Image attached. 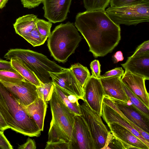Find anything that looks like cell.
Returning <instances> with one entry per match:
<instances>
[{
  "instance_id": "7402d4cb",
  "label": "cell",
  "mask_w": 149,
  "mask_h": 149,
  "mask_svg": "<svg viewBox=\"0 0 149 149\" xmlns=\"http://www.w3.org/2000/svg\"><path fill=\"white\" fill-rule=\"evenodd\" d=\"M70 69L83 88L86 83L91 76L88 69L86 67L79 63L72 65Z\"/></svg>"
},
{
  "instance_id": "8fae6325",
  "label": "cell",
  "mask_w": 149,
  "mask_h": 149,
  "mask_svg": "<svg viewBox=\"0 0 149 149\" xmlns=\"http://www.w3.org/2000/svg\"><path fill=\"white\" fill-rule=\"evenodd\" d=\"M0 81L24 106L33 102L38 96L37 86L25 79L17 83Z\"/></svg>"
},
{
  "instance_id": "ab89813d",
  "label": "cell",
  "mask_w": 149,
  "mask_h": 149,
  "mask_svg": "<svg viewBox=\"0 0 149 149\" xmlns=\"http://www.w3.org/2000/svg\"><path fill=\"white\" fill-rule=\"evenodd\" d=\"M12 68L10 61L3 60L0 58V70H8Z\"/></svg>"
},
{
  "instance_id": "277c9868",
  "label": "cell",
  "mask_w": 149,
  "mask_h": 149,
  "mask_svg": "<svg viewBox=\"0 0 149 149\" xmlns=\"http://www.w3.org/2000/svg\"><path fill=\"white\" fill-rule=\"evenodd\" d=\"M52 118L47 142L63 140L72 142V132L75 116L62 102L54 90L49 101Z\"/></svg>"
},
{
  "instance_id": "1f68e13d",
  "label": "cell",
  "mask_w": 149,
  "mask_h": 149,
  "mask_svg": "<svg viewBox=\"0 0 149 149\" xmlns=\"http://www.w3.org/2000/svg\"><path fill=\"white\" fill-rule=\"evenodd\" d=\"M144 0H110V6L120 7L134 6L141 3Z\"/></svg>"
},
{
  "instance_id": "ac0fdd59",
  "label": "cell",
  "mask_w": 149,
  "mask_h": 149,
  "mask_svg": "<svg viewBox=\"0 0 149 149\" xmlns=\"http://www.w3.org/2000/svg\"><path fill=\"white\" fill-rule=\"evenodd\" d=\"M107 124L111 134L124 142L136 148V149H149V147L125 127L115 123Z\"/></svg>"
},
{
  "instance_id": "52a82bcc",
  "label": "cell",
  "mask_w": 149,
  "mask_h": 149,
  "mask_svg": "<svg viewBox=\"0 0 149 149\" xmlns=\"http://www.w3.org/2000/svg\"><path fill=\"white\" fill-rule=\"evenodd\" d=\"M80 105L81 116L87 123L96 143L97 149H104L109 132L101 116L93 110L84 100Z\"/></svg>"
},
{
  "instance_id": "e575fe53",
  "label": "cell",
  "mask_w": 149,
  "mask_h": 149,
  "mask_svg": "<svg viewBox=\"0 0 149 149\" xmlns=\"http://www.w3.org/2000/svg\"><path fill=\"white\" fill-rule=\"evenodd\" d=\"M92 76L100 79L101 78V65L98 60H95L92 61L90 64Z\"/></svg>"
},
{
  "instance_id": "ba28073f",
  "label": "cell",
  "mask_w": 149,
  "mask_h": 149,
  "mask_svg": "<svg viewBox=\"0 0 149 149\" xmlns=\"http://www.w3.org/2000/svg\"><path fill=\"white\" fill-rule=\"evenodd\" d=\"M72 137V149H97L89 128L81 116H75Z\"/></svg>"
},
{
  "instance_id": "ee69618b",
  "label": "cell",
  "mask_w": 149,
  "mask_h": 149,
  "mask_svg": "<svg viewBox=\"0 0 149 149\" xmlns=\"http://www.w3.org/2000/svg\"><path fill=\"white\" fill-rule=\"evenodd\" d=\"M0 149H1V148H0Z\"/></svg>"
},
{
  "instance_id": "44dd1931",
  "label": "cell",
  "mask_w": 149,
  "mask_h": 149,
  "mask_svg": "<svg viewBox=\"0 0 149 149\" xmlns=\"http://www.w3.org/2000/svg\"><path fill=\"white\" fill-rule=\"evenodd\" d=\"M10 61L12 68L17 71L25 79L37 86H41L42 82L22 61L17 58H12Z\"/></svg>"
},
{
  "instance_id": "3957f363",
  "label": "cell",
  "mask_w": 149,
  "mask_h": 149,
  "mask_svg": "<svg viewBox=\"0 0 149 149\" xmlns=\"http://www.w3.org/2000/svg\"><path fill=\"white\" fill-rule=\"evenodd\" d=\"M81 39L73 24L68 22L55 27L48 37L47 46L54 58L64 63L74 52Z\"/></svg>"
},
{
  "instance_id": "d6a6232c",
  "label": "cell",
  "mask_w": 149,
  "mask_h": 149,
  "mask_svg": "<svg viewBox=\"0 0 149 149\" xmlns=\"http://www.w3.org/2000/svg\"><path fill=\"white\" fill-rule=\"evenodd\" d=\"M45 149H71V147L69 142L60 140L52 142H47Z\"/></svg>"
},
{
  "instance_id": "f1b7e54d",
  "label": "cell",
  "mask_w": 149,
  "mask_h": 149,
  "mask_svg": "<svg viewBox=\"0 0 149 149\" xmlns=\"http://www.w3.org/2000/svg\"><path fill=\"white\" fill-rule=\"evenodd\" d=\"M110 0H83L86 11L105 10L109 3Z\"/></svg>"
},
{
  "instance_id": "83f0119b",
  "label": "cell",
  "mask_w": 149,
  "mask_h": 149,
  "mask_svg": "<svg viewBox=\"0 0 149 149\" xmlns=\"http://www.w3.org/2000/svg\"><path fill=\"white\" fill-rule=\"evenodd\" d=\"M54 90L53 82L48 83H41V86H37L38 96L47 103L50 100Z\"/></svg>"
},
{
  "instance_id": "5bb4252c",
  "label": "cell",
  "mask_w": 149,
  "mask_h": 149,
  "mask_svg": "<svg viewBox=\"0 0 149 149\" xmlns=\"http://www.w3.org/2000/svg\"><path fill=\"white\" fill-rule=\"evenodd\" d=\"M122 82L148 108H149V95L145 86V77L125 71L121 78Z\"/></svg>"
},
{
  "instance_id": "7bdbcfd3",
  "label": "cell",
  "mask_w": 149,
  "mask_h": 149,
  "mask_svg": "<svg viewBox=\"0 0 149 149\" xmlns=\"http://www.w3.org/2000/svg\"><path fill=\"white\" fill-rule=\"evenodd\" d=\"M8 0H0V9L3 8L7 2Z\"/></svg>"
},
{
  "instance_id": "484cf974",
  "label": "cell",
  "mask_w": 149,
  "mask_h": 149,
  "mask_svg": "<svg viewBox=\"0 0 149 149\" xmlns=\"http://www.w3.org/2000/svg\"><path fill=\"white\" fill-rule=\"evenodd\" d=\"M24 80L22 76L13 68L0 70V81L17 83Z\"/></svg>"
},
{
  "instance_id": "6da1fadb",
  "label": "cell",
  "mask_w": 149,
  "mask_h": 149,
  "mask_svg": "<svg viewBox=\"0 0 149 149\" xmlns=\"http://www.w3.org/2000/svg\"><path fill=\"white\" fill-rule=\"evenodd\" d=\"M74 24L95 58L112 52L121 39L120 26L110 18L105 10L79 13L76 16Z\"/></svg>"
},
{
  "instance_id": "d4e9b609",
  "label": "cell",
  "mask_w": 149,
  "mask_h": 149,
  "mask_svg": "<svg viewBox=\"0 0 149 149\" xmlns=\"http://www.w3.org/2000/svg\"><path fill=\"white\" fill-rule=\"evenodd\" d=\"M103 102L109 105L123 119L136 130L144 138L146 139L149 142V133L144 131L142 129L136 126L126 118L108 96L106 95L104 96Z\"/></svg>"
},
{
  "instance_id": "4fadbf2b",
  "label": "cell",
  "mask_w": 149,
  "mask_h": 149,
  "mask_svg": "<svg viewBox=\"0 0 149 149\" xmlns=\"http://www.w3.org/2000/svg\"><path fill=\"white\" fill-rule=\"evenodd\" d=\"M109 97V96H108ZM125 116L136 126L149 133V118L132 104L109 97Z\"/></svg>"
},
{
  "instance_id": "b9f144b4",
  "label": "cell",
  "mask_w": 149,
  "mask_h": 149,
  "mask_svg": "<svg viewBox=\"0 0 149 149\" xmlns=\"http://www.w3.org/2000/svg\"><path fill=\"white\" fill-rule=\"evenodd\" d=\"M9 128H10V127L0 112V131L4 132Z\"/></svg>"
},
{
  "instance_id": "603a6c76",
  "label": "cell",
  "mask_w": 149,
  "mask_h": 149,
  "mask_svg": "<svg viewBox=\"0 0 149 149\" xmlns=\"http://www.w3.org/2000/svg\"><path fill=\"white\" fill-rule=\"evenodd\" d=\"M54 90L65 106L75 115L81 116L80 104L71 102L67 98L65 91L54 84Z\"/></svg>"
},
{
  "instance_id": "f6af8a7d",
  "label": "cell",
  "mask_w": 149,
  "mask_h": 149,
  "mask_svg": "<svg viewBox=\"0 0 149 149\" xmlns=\"http://www.w3.org/2000/svg\"></svg>"
},
{
  "instance_id": "8d00e7d4",
  "label": "cell",
  "mask_w": 149,
  "mask_h": 149,
  "mask_svg": "<svg viewBox=\"0 0 149 149\" xmlns=\"http://www.w3.org/2000/svg\"><path fill=\"white\" fill-rule=\"evenodd\" d=\"M0 148L1 149H12L13 146L10 144L3 134L0 131Z\"/></svg>"
},
{
  "instance_id": "9a60e30c",
  "label": "cell",
  "mask_w": 149,
  "mask_h": 149,
  "mask_svg": "<svg viewBox=\"0 0 149 149\" xmlns=\"http://www.w3.org/2000/svg\"><path fill=\"white\" fill-rule=\"evenodd\" d=\"M121 77H113L100 79L105 95L128 103L129 101L123 87Z\"/></svg>"
},
{
  "instance_id": "8992f818",
  "label": "cell",
  "mask_w": 149,
  "mask_h": 149,
  "mask_svg": "<svg viewBox=\"0 0 149 149\" xmlns=\"http://www.w3.org/2000/svg\"><path fill=\"white\" fill-rule=\"evenodd\" d=\"M105 11L110 18L119 25H136L149 21V0L136 5L120 7H109Z\"/></svg>"
},
{
  "instance_id": "d590c367",
  "label": "cell",
  "mask_w": 149,
  "mask_h": 149,
  "mask_svg": "<svg viewBox=\"0 0 149 149\" xmlns=\"http://www.w3.org/2000/svg\"><path fill=\"white\" fill-rule=\"evenodd\" d=\"M124 70L122 67L115 68L106 72L101 76V78H105L113 77H122L124 74Z\"/></svg>"
},
{
  "instance_id": "30bf717a",
  "label": "cell",
  "mask_w": 149,
  "mask_h": 149,
  "mask_svg": "<svg viewBox=\"0 0 149 149\" xmlns=\"http://www.w3.org/2000/svg\"><path fill=\"white\" fill-rule=\"evenodd\" d=\"M83 90L84 100L91 108L101 116L105 93L100 79L91 75L85 85Z\"/></svg>"
},
{
  "instance_id": "7a4b0ae2",
  "label": "cell",
  "mask_w": 149,
  "mask_h": 149,
  "mask_svg": "<svg viewBox=\"0 0 149 149\" xmlns=\"http://www.w3.org/2000/svg\"><path fill=\"white\" fill-rule=\"evenodd\" d=\"M0 112L12 130L29 137L40 135L41 130L24 106L0 81Z\"/></svg>"
},
{
  "instance_id": "836d02e7",
  "label": "cell",
  "mask_w": 149,
  "mask_h": 149,
  "mask_svg": "<svg viewBox=\"0 0 149 149\" xmlns=\"http://www.w3.org/2000/svg\"><path fill=\"white\" fill-rule=\"evenodd\" d=\"M149 54V40L146 41L139 45L134 54L132 57L139 56Z\"/></svg>"
},
{
  "instance_id": "e0dca14e",
  "label": "cell",
  "mask_w": 149,
  "mask_h": 149,
  "mask_svg": "<svg viewBox=\"0 0 149 149\" xmlns=\"http://www.w3.org/2000/svg\"><path fill=\"white\" fill-rule=\"evenodd\" d=\"M121 65L125 70L149 79V54L134 57L131 56Z\"/></svg>"
},
{
  "instance_id": "5b68a950",
  "label": "cell",
  "mask_w": 149,
  "mask_h": 149,
  "mask_svg": "<svg viewBox=\"0 0 149 149\" xmlns=\"http://www.w3.org/2000/svg\"><path fill=\"white\" fill-rule=\"evenodd\" d=\"M4 57L10 60L12 58L21 60L44 84L52 82L49 72H59L65 69L50 60L44 55L29 49H10Z\"/></svg>"
},
{
  "instance_id": "9c48e42d",
  "label": "cell",
  "mask_w": 149,
  "mask_h": 149,
  "mask_svg": "<svg viewBox=\"0 0 149 149\" xmlns=\"http://www.w3.org/2000/svg\"><path fill=\"white\" fill-rule=\"evenodd\" d=\"M54 84L67 93L84 100L83 88L76 79L71 70L66 68L57 73L49 72Z\"/></svg>"
},
{
  "instance_id": "60d3db41",
  "label": "cell",
  "mask_w": 149,
  "mask_h": 149,
  "mask_svg": "<svg viewBox=\"0 0 149 149\" xmlns=\"http://www.w3.org/2000/svg\"><path fill=\"white\" fill-rule=\"evenodd\" d=\"M112 57L114 63L122 61L124 59L123 53L120 51L116 52Z\"/></svg>"
},
{
  "instance_id": "4dcf8cb0",
  "label": "cell",
  "mask_w": 149,
  "mask_h": 149,
  "mask_svg": "<svg viewBox=\"0 0 149 149\" xmlns=\"http://www.w3.org/2000/svg\"><path fill=\"white\" fill-rule=\"evenodd\" d=\"M36 26L39 32L44 38L47 39L51 34L52 22L37 18L36 23Z\"/></svg>"
},
{
  "instance_id": "74e56055",
  "label": "cell",
  "mask_w": 149,
  "mask_h": 149,
  "mask_svg": "<svg viewBox=\"0 0 149 149\" xmlns=\"http://www.w3.org/2000/svg\"><path fill=\"white\" fill-rule=\"evenodd\" d=\"M24 7L32 8L38 6L42 2V0H20Z\"/></svg>"
},
{
  "instance_id": "4316f807",
  "label": "cell",
  "mask_w": 149,
  "mask_h": 149,
  "mask_svg": "<svg viewBox=\"0 0 149 149\" xmlns=\"http://www.w3.org/2000/svg\"><path fill=\"white\" fill-rule=\"evenodd\" d=\"M136 149L113 136L109 131L106 143L104 149Z\"/></svg>"
},
{
  "instance_id": "d6986e66",
  "label": "cell",
  "mask_w": 149,
  "mask_h": 149,
  "mask_svg": "<svg viewBox=\"0 0 149 149\" xmlns=\"http://www.w3.org/2000/svg\"><path fill=\"white\" fill-rule=\"evenodd\" d=\"M47 106V103L38 96L33 102L24 106L28 114L33 119L41 131L43 130Z\"/></svg>"
},
{
  "instance_id": "2e32d148",
  "label": "cell",
  "mask_w": 149,
  "mask_h": 149,
  "mask_svg": "<svg viewBox=\"0 0 149 149\" xmlns=\"http://www.w3.org/2000/svg\"><path fill=\"white\" fill-rule=\"evenodd\" d=\"M101 116L107 124L115 123L125 127L149 147V142L144 138L136 130L123 119L115 111L103 102L102 104Z\"/></svg>"
},
{
  "instance_id": "cb8c5ba5",
  "label": "cell",
  "mask_w": 149,
  "mask_h": 149,
  "mask_svg": "<svg viewBox=\"0 0 149 149\" xmlns=\"http://www.w3.org/2000/svg\"><path fill=\"white\" fill-rule=\"evenodd\" d=\"M122 82L123 87L129 101L140 112L149 118V108L147 107L122 81Z\"/></svg>"
},
{
  "instance_id": "ffe728a7",
  "label": "cell",
  "mask_w": 149,
  "mask_h": 149,
  "mask_svg": "<svg viewBox=\"0 0 149 149\" xmlns=\"http://www.w3.org/2000/svg\"><path fill=\"white\" fill-rule=\"evenodd\" d=\"M37 18L36 16L32 14L18 18L13 25L16 33L24 38L36 27Z\"/></svg>"
},
{
  "instance_id": "7c38bea8",
  "label": "cell",
  "mask_w": 149,
  "mask_h": 149,
  "mask_svg": "<svg viewBox=\"0 0 149 149\" xmlns=\"http://www.w3.org/2000/svg\"><path fill=\"white\" fill-rule=\"evenodd\" d=\"M72 0H43L44 17L51 22H62L67 18Z\"/></svg>"
},
{
  "instance_id": "f546056e",
  "label": "cell",
  "mask_w": 149,
  "mask_h": 149,
  "mask_svg": "<svg viewBox=\"0 0 149 149\" xmlns=\"http://www.w3.org/2000/svg\"><path fill=\"white\" fill-rule=\"evenodd\" d=\"M24 39L33 47L43 44L47 40L42 37L36 26Z\"/></svg>"
},
{
  "instance_id": "f35d334b",
  "label": "cell",
  "mask_w": 149,
  "mask_h": 149,
  "mask_svg": "<svg viewBox=\"0 0 149 149\" xmlns=\"http://www.w3.org/2000/svg\"><path fill=\"white\" fill-rule=\"evenodd\" d=\"M36 148L35 141L34 139L29 138L26 142L18 148L19 149H36Z\"/></svg>"
}]
</instances>
